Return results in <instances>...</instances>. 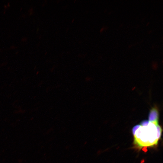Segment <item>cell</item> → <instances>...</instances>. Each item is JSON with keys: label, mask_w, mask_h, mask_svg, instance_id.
Here are the masks:
<instances>
[{"label": "cell", "mask_w": 163, "mask_h": 163, "mask_svg": "<svg viewBox=\"0 0 163 163\" xmlns=\"http://www.w3.org/2000/svg\"><path fill=\"white\" fill-rule=\"evenodd\" d=\"M162 131L158 117L139 125L133 130L135 147L140 150L156 146L160 139Z\"/></svg>", "instance_id": "obj_1"}]
</instances>
